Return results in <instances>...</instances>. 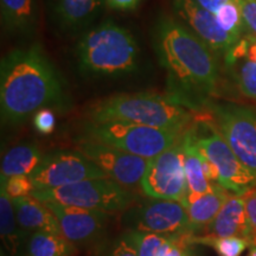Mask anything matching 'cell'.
I'll list each match as a JSON object with an SVG mask.
<instances>
[{
	"instance_id": "obj_8",
	"label": "cell",
	"mask_w": 256,
	"mask_h": 256,
	"mask_svg": "<svg viewBox=\"0 0 256 256\" xmlns=\"http://www.w3.org/2000/svg\"><path fill=\"white\" fill-rule=\"evenodd\" d=\"M215 126L256 178V110L235 104L211 106Z\"/></svg>"
},
{
	"instance_id": "obj_13",
	"label": "cell",
	"mask_w": 256,
	"mask_h": 256,
	"mask_svg": "<svg viewBox=\"0 0 256 256\" xmlns=\"http://www.w3.org/2000/svg\"><path fill=\"white\" fill-rule=\"evenodd\" d=\"M172 8L178 20L194 32L220 58H226L238 42L220 28L215 14L202 8L196 0H172Z\"/></svg>"
},
{
	"instance_id": "obj_30",
	"label": "cell",
	"mask_w": 256,
	"mask_h": 256,
	"mask_svg": "<svg viewBox=\"0 0 256 256\" xmlns=\"http://www.w3.org/2000/svg\"><path fill=\"white\" fill-rule=\"evenodd\" d=\"M34 128L42 134H50L56 126V118L50 108H43L34 115Z\"/></svg>"
},
{
	"instance_id": "obj_31",
	"label": "cell",
	"mask_w": 256,
	"mask_h": 256,
	"mask_svg": "<svg viewBox=\"0 0 256 256\" xmlns=\"http://www.w3.org/2000/svg\"><path fill=\"white\" fill-rule=\"evenodd\" d=\"M246 30L256 38V0H240Z\"/></svg>"
},
{
	"instance_id": "obj_32",
	"label": "cell",
	"mask_w": 256,
	"mask_h": 256,
	"mask_svg": "<svg viewBox=\"0 0 256 256\" xmlns=\"http://www.w3.org/2000/svg\"><path fill=\"white\" fill-rule=\"evenodd\" d=\"M104 256H138V252L126 236L115 240Z\"/></svg>"
},
{
	"instance_id": "obj_33",
	"label": "cell",
	"mask_w": 256,
	"mask_h": 256,
	"mask_svg": "<svg viewBox=\"0 0 256 256\" xmlns=\"http://www.w3.org/2000/svg\"><path fill=\"white\" fill-rule=\"evenodd\" d=\"M144 0H104L106 6L115 11H133Z\"/></svg>"
},
{
	"instance_id": "obj_21",
	"label": "cell",
	"mask_w": 256,
	"mask_h": 256,
	"mask_svg": "<svg viewBox=\"0 0 256 256\" xmlns=\"http://www.w3.org/2000/svg\"><path fill=\"white\" fill-rule=\"evenodd\" d=\"M228 197V191L220 184L215 183L211 191L188 200L184 206L188 211L194 232L204 226L206 228L215 220Z\"/></svg>"
},
{
	"instance_id": "obj_20",
	"label": "cell",
	"mask_w": 256,
	"mask_h": 256,
	"mask_svg": "<svg viewBox=\"0 0 256 256\" xmlns=\"http://www.w3.org/2000/svg\"><path fill=\"white\" fill-rule=\"evenodd\" d=\"M0 234L2 246L10 256H25L24 242L28 240L26 236L30 232L18 224L12 200L2 185L0 191Z\"/></svg>"
},
{
	"instance_id": "obj_15",
	"label": "cell",
	"mask_w": 256,
	"mask_h": 256,
	"mask_svg": "<svg viewBox=\"0 0 256 256\" xmlns=\"http://www.w3.org/2000/svg\"><path fill=\"white\" fill-rule=\"evenodd\" d=\"M104 0H48L50 19L62 34H83L100 17Z\"/></svg>"
},
{
	"instance_id": "obj_28",
	"label": "cell",
	"mask_w": 256,
	"mask_h": 256,
	"mask_svg": "<svg viewBox=\"0 0 256 256\" xmlns=\"http://www.w3.org/2000/svg\"><path fill=\"white\" fill-rule=\"evenodd\" d=\"M0 183L5 188V191L8 192L11 200L31 196L32 192L36 190L30 176H17V177H11L8 179L2 178Z\"/></svg>"
},
{
	"instance_id": "obj_5",
	"label": "cell",
	"mask_w": 256,
	"mask_h": 256,
	"mask_svg": "<svg viewBox=\"0 0 256 256\" xmlns=\"http://www.w3.org/2000/svg\"><path fill=\"white\" fill-rule=\"evenodd\" d=\"M31 196L44 203L57 202L107 214L126 210L134 203V196L128 188L110 178L87 179L50 190H34Z\"/></svg>"
},
{
	"instance_id": "obj_26",
	"label": "cell",
	"mask_w": 256,
	"mask_h": 256,
	"mask_svg": "<svg viewBox=\"0 0 256 256\" xmlns=\"http://www.w3.org/2000/svg\"><path fill=\"white\" fill-rule=\"evenodd\" d=\"M236 63L238 64L236 82H238L240 92L246 98L256 100V63L249 60L248 57H244Z\"/></svg>"
},
{
	"instance_id": "obj_34",
	"label": "cell",
	"mask_w": 256,
	"mask_h": 256,
	"mask_svg": "<svg viewBox=\"0 0 256 256\" xmlns=\"http://www.w3.org/2000/svg\"><path fill=\"white\" fill-rule=\"evenodd\" d=\"M160 256H185L183 250H182L180 247L176 243L174 238L170 240V242L165 246L164 249H162V254Z\"/></svg>"
},
{
	"instance_id": "obj_16",
	"label": "cell",
	"mask_w": 256,
	"mask_h": 256,
	"mask_svg": "<svg viewBox=\"0 0 256 256\" xmlns=\"http://www.w3.org/2000/svg\"><path fill=\"white\" fill-rule=\"evenodd\" d=\"M208 235L202 240L220 238H241L250 246V228L242 194H229L215 220L206 226Z\"/></svg>"
},
{
	"instance_id": "obj_11",
	"label": "cell",
	"mask_w": 256,
	"mask_h": 256,
	"mask_svg": "<svg viewBox=\"0 0 256 256\" xmlns=\"http://www.w3.org/2000/svg\"><path fill=\"white\" fill-rule=\"evenodd\" d=\"M145 194L156 200L183 202L186 194L183 138L178 144L150 159L142 180Z\"/></svg>"
},
{
	"instance_id": "obj_18",
	"label": "cell",
	"mask_w": 256,
	"mask_h": 256,
	"mask_svg": "<svg viewBox=\"0 0 256 256\" xmlns=\"http://www.w3.org/2000/svg\"><path fill=\"white\" fill-rule=\"evenodd\" d=\"M2 25L8 34L30 37L38 22L37 0H0Z\"/></svg>"
},
{
	"instance_id": "obj_35",
	"label": "cell",
	"mask_w": 256,
	"mask_h": 256,
	"mask_svg": "<svg viewBox=\"0 0 256 256\" xmlns=\"http://www.w3.org/2000/svg\"><path fill=\"white\" fill-rule=\"evenodd\" d=\"M196 2L202 6V8H206L208 11L215 14L220 6H223L226 2H230V0H196Z\"/></svg>"
},
{
	"instance_id": "obj_22",
	"label": "cell",
	"mask_w": 256,
	"mask_h": 256,
	"mask_svg": "<svg viewBox=\"0 0 256 256\" xmlns=\"http://www.w3.org/2000/svg\"><path fill=\"white\" fill-rule=\"evenodd\" d=\"M43 156L40 148L34 144L14 146L2 156L0 176L5 179L17 176H30L40 164Z\"/></svg>"
},
{
	"instance_id": "obj_24",
	"label": "cell",
	"mask_w": 256,
	"mask_h": 256,
	"mask_svg": "<svg viewBox=\"0 0 256 256\" xmlns=\"http://www.w3.org/2000/svg\"><path fill=\"white\" fill-rule=\"evenodd\" d=\"M216 19L224 31L228 32L230 36L240 40L243 34L247 32L243 22L242 10L240 0H230L215 12Z\"/></svg>"
},
{
	"instance_id": "obj_27",
	"label": "cell",
	"mask_w": 256,
	"mask_h": 256,
	"mask_svg": "<svg viewBox=\"0 0 256 256\" xmlns=\"http://www.w3.org/2000/svg\"><path fill=\"white\" fill-rule=\"evenodd\" d=\"M202 243H206L216 249L220 256H238L246 250V248L250 247L247 240L241 238H220L202 240L197 238Z\"/></svg>"
},
{
	"instance_id": "obj_14",
	"label": "cell",
	"mask_w": 256,
	"mask_h": 256,
	"mask_svg": "<svg viewBox=\"0 0 256 256\" xmlns=\"http://www.w3.org/2000/svg\"><path fill=\"white\" fill-rule=\"evenodd\" d=\"M46 204L55 214L62 235L72 244H88L101 238L104 232L110 217L107 212L64 206L57 202Z\"/></svg>"
},
{
	"instance_id": "obj_9",
	"label": "cell",
	"mask_w": 256,
	"mask_h": 256,
	"mask_svg": "<svg viewBox=\"0 0 256 256\" xmlns=\"http://www.w3.org/2000/svg\"><path fill=\"white\" fill-rule=\"evenodd\" d=\"M30 178L36 190H50L87 179L110 177L78 150H58L44 156Z\"/></svg>"
},
{
	"instance_id": "obj_7",
	"label": "cell",
	"mask_w": 256,
	"mask_h": 256,
	"mask_svg": "<svg viewBox=\"0 0 256 256\" xmlns=\"http://www.w3.org/2000/svg\"><path fill=\"white\" fill-rule=\"evenodd\" d=\"M188 133L198 152L215 166L220 186L236 194L256 186L254 174L240 162L216 126L202 122L188 130Z\"/></svg>"
},
{
	"instance_id": "obj_36",
	"label": "cell",
	"mask_w": 256,
	"mask_h": 256,
	"mask_svg": "<svg viewBox=\"0 0 256 256\" xmlns=\"http://www.w3.org/2000/svg\"><path fill=\"white\" fill-rule=\"evenodd\" d=\"M247 57L250 60H252V62L256 63V38L255 37L250 38V43H249Z\"/></svg>"
},
{
	"instance_id": "obj_10",
	"label": "cell",
	"mask_w": 256,
	"mask_h": 256,
	"mask_svg": "<svg viewBox=\"0 0 256 256\" xmlns=\"http://www.w3.org/2000/svg\"><path fill=\"white\" fill-rule=\"evenodd\" d=\"M124 223L134 232H154L170 238L194 232L188 211L178 200L152 198L138 206L128 208Z\"/></svg>"
},
{
	"instance_id": "obj_2",
	"label": "cell",
	"mask_w": 256,
	"mask_h": 256,
	"mask_svg": "<svg viewBox=\"0 0 256 256\" xmlns=\"http://www.w3.org/2000/svg\"><path fill=\"white\" fill-rule=\"evenodd\" d=\"M66 104L64 83L40 44L12 50L0 63V110L5 124H19L48 107Z\"/></svg>"
},
{
	"instance_id": "obj_25",
	"label": "cell",
	"mask_w": 256,
	"mask_h": 256,
	"mask_svg": "<svg viewBox=\"0 0 256 256\" xmlns=\"http://www.w3.org/2000/svg\"><path fill=\"white\" fill-rule=\"evenodd\" d=\"M124 236L130 240L138 256H160L162 249L172 238L160 234L128 230Z\"/></svg>"
},
{
	"instance_id": "obj_3",
	"label": "cell",
	"mask_w": 256,
	"mask_h": 256,
	"mask_svg": "<svg viewBox=\"0 0 256 256\" xmlns=\"http://www.w3.org/2000/svg\"><path fill=\"white\" fill-rule=\"evenodd\" d=\"M76 60L84 76L115 78L139 68L140 50L130 31L107 19L81 34Z\"/></svg>"
},
{
	"instance_id": "obj_17",
	"label": "cell",
	"mask_w": 256,
	"mask_h": 256,
	"mask_svg": "<svg viewBox=\"0 0 256 256\" xmlns=\"http://www.w3.org/2000/svg\"><path fill=\"white\" fill-rule=\"evenodd\" d=\"M16 218L22 229L28 232H48L62 235L55 214L43 202L32 196L12 200Z\"/></svg>"
},
{
	"instance_id": "obj_12",
	"label": "cell",
	"mask_w": 256,
	"mask_h": 256,
	"mask_svg": "<svg viewBox=\"0 0 256 256\" xmlns=\"http://www.w3.org/2000/svg\"><path fill=\"white\" fill-rule=\"evenodd\" d=\"M78 150L100 168L110 179L126 188L142 183L150 160L134 156L94 139L82 140Z\"/></svg>"
},
{
	"instance_id": "obj_23",
	"label": "cell",
	"mask_w": 256,
	"mask_h": 256,
	"mask_svg": "<svg viewBox=\"0 0 256 256\" xmlns=\"http://www.w3.org/2000/svg\"><path fill=\"white\" fill-rule=\"evenodd\" d=\"M75 248L63 235L48 232H32L26 242L25 256H72Z\"/></svg>"
},
{
	"instance_id": "obj_1",
	"label": "cell",
	"mask_w": 256,
	"mask_h": 256,
	"mask_svg": "<svg viewBox=\"0 0 256 256\" xmlns=\"http://www.w3.org/2000/svg\"><path fill=\"white\" fill-rule=\"evenodd\" d=\"M153 46L176 94L191 108L217 90L220 80V57L178 19L162 16L153 28Z\"/></svg>"
},
{
	"instance_id": "obj_6",
	"label": "cell",
	"mask_w": 256,
	"mask_h": 256,
	"mask_svg": "<svg viewBox=\"0 0 256 256\" xmlns=\"http://www.w3.org/2000/svg\"><path fill=\"white\" fill-rule=\"evenodd\" d=\"M87 132L90 139L148 160L171 148L185 134L124 121H90Z\"/></svg>"
},
{
	"instance_id": "obj_19",
	"label": "cell",
	"mask_w": 256,
	"mask_h": 256,
	"mask_svg": "<svg viewBox=\"0 0 256 256\" xmlns=\"http://www.w3.org/2000/svg\"><path fill=\"white\" fill-rule=\"evenodd\" d=\"M183 151H184V171L185 182H186V194L182 204L186 203L191 198L200 194H204L212 190L214 184L208 179L204 170V158L198 152L196 146L192 142L188 130L183 136Z\"/></svg>"
},
{
	"instance_id": "obj_29",
	"label": "cell",
	"mask_w": 256,
	"mask_h": 256,
	"mask_svg": "<svg viewBox=\"0 0 256 256\" xmlns=\"http://www.w3.org/2000/svg\"><path fill=\"white\" fill-rule=\"evenodd\" d=\"M250 228V246H256V186L249 188L242 194Z\"/></svg>"
},
{
	"instance_id": "obj_4",
	"label": "cell",
	"mask_w": 256,
	"mask_h": 256,
	"mask_svg": "<svg viewBox=\"0 0 256 256\" xmlns=\"http://www.w3.org/2000/svg\"><path fill=\"white\" fill-rule=\"evenodd\" d=\"M89 118L92 122L124 121L183 133L188 130L192 115L186 106L172 96L124 94L92 106Z\"/></svg>"
},
{
	"instance_id": "obj_37",
	"label": "cell",
	"mask_w": 256,
	"mask_h": 256,
	"mask_svg": "<svg viewBox=\"0 0 256 256\" xmlns=\"http://www.w3.org/2000/svg\"><path fill=\"white\" fill-rule=\"evenodd\" d=\"M248 256H256V246H250V252Z\"/></svg>"
}]
</instances>
